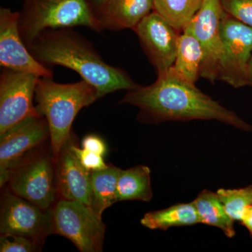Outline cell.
Listing matches in <instances>:
<instances>
[{"label":"cell","mask_w":252,"mask_h":252,"mask_svg":"<svg viewBox=\"0 0 252 252\" xmlns=\"http://www.w3.org/2000/svg\"><path fill=\"white\" fill-rule=\"evenodd\" d=\"M51 212L52 233L68 239L81 252H102L106 226L91 207L62 199Z\"/></svg>","instance_id":"5"},{"label":"cell","mask_w":252,"mask_h":252,"mask_svg":"<svg viewBox=\"0 0 252 252\" xmlns=\"http://www.w3.org/2000/svg\"><path fill=\"white\" fill-rule=\"evenodd\" d=\"M217 193L233 220L240 221L248 207L252 206V185L241 189H220Z\"/></svg>","instance_id":"22"},{"label":"cell","mask_w":252,"mask_h":252,"mask_svg":"<svg viewBox=\"0 0 252 252\" xmlns=\"http://www.w3.org/2000/svg\"><path fill=\"white\" fill-rule=\"evenodd\" d=\"M18 26L27 47L48 29L84 26L102 31L89 0H25Z\"/></svg>","instance_id":"4"},{"label":"cell","mask_w":252,"mask_h":252,"mask_svg":"<svg viewBox=\"0 0 252 252\" xmlns=\"http://www.w3.org/2000/svg\"><path fill=\"white\" fill-rule=\"evenodd\" d=\"M98 99L97 90L86 81L59 84L53 78L39 77L34 94L36 112L49 127L51 155L57 162L63 146L71 137L78 113Z\"/></svg>","instance_id":"3"},{"label":"cell","mask_w":252,"mask_h":252,"mask_svg":"<svg viewBox=\"0 0 252 252\" xmlns=\"http://www.w3.org/2000/svg\"><path fill=\"white\" fill-rule=\"evenodd\" d=\"M0 233L21 235L37 243L52 233L51 209L44 210L12 192L1 202Z\"/></svg>","instance_id":"10"},{"label":"cell","mask_w":252,"mask_h":252,"mask_svg":"<svg viewBox=\"0 0 252 252\" xmlns=\"http://www.w3.org/2000/svg\"><path fill=\"white\" fill-rule=\"evenodd\" d=\"M121 169L109 165L107 168L91 172V208L102 217L106 209L117 203L118 179Z\"/></svg>","instance_id":"20"},{"label":"cell","mask_w":252,"mask_h":252,"mask_svg":"<svg viewBox=\"0 0 252 252\" xmlns=\"http://www.w3.org/2000/svg\"><path fill=\"white\" fill-rule=\"evenodd\" d=\"M39 77L3 68L0 75V135L31 116Z\"/></svg>","instance_id":"9"},{"label":"cell","mask_w":252,"mask_h":252,"mask_svg":"<svg viewBox=\"0 0 252 252\" xmlns=\"http://www.w3.org/2000/svg\"><path fill=\"white\" fill-rule=\"evenodd\" d=\"M220 2L226 14L252 28V0H220Z\"/></svg>","instance_id":"23"},{"label":"cell","mask_w":252,"mask_h":252,"mask_svg":"<svg viewBox=\"0 0 252 252\" xmlns=\"http://www.w3.org/2000/svg\"><path fill=\"white\" fill-rule=\"evenodd\" d=\"M223 11L220 0H203L200 9L185 28L193 33L203 49L200 77L212 83L219 79L220 60L223 56V41L220 31Z\"/></svg>","instance_id":"11"},{"label":"cell","mask_w":252,"mask_h":252,"mask_svg":"<svg viewBox=\"0 0 252 252\" xmlns=\"http://www.w3.org/2000/svg\"><path fill=\"white\" fill-rule=\"evenodd\" d=\"M151 170L145 165L121 170L118 179L117 201L140 200L149 202L152 200Z\"/></svg>","instance_id":"17"},{"label":"cell","mask_w":252,"mask_h":252,"mask_svg":"<svg viewBox=\"0 0 252 252\" xmlns=\"http://www.w3.org/2000/svg\"><path fill=\"white\" fill-rule=\"evenodd\" d=\"M121 103L138 107L139 121L144 123L217 120L242 130H252L251 125L203 94L173 66L158 74L152 85L127 91Z\"/></svg>","instance_id":"1"},{"label":"cell","mask_w":252,"mask_h":252,"mask_svg":"<svg viewBox=\"0 0 252 252\" xmlns=\"http://www.w3.org/2000/svg\"><path fill=\"white\" fill-rule=\"evenodd\" d=\"M19 12L0 9V65L39 77L53 78L54 73L31 54L20 34Z\"/></svg>","instance_id":"12"},{"label":"cell","mask_w":252,"mask_h":252,"mask_svg":"<svg viewBox=\"0 0 252 252\" xmlns=\"http://www.w3.org/2000/svg\"><path fill=\"white\" fill-rule=\"evenodd\" d=\"M134 31L158 74L166 72L174 65L180 35L165 18L154 11Z\"/></svg>","instance_id":"13"},{"label":"cell","mask_w":252,"mask_h":252,"mask_svg":"<svg viewBox=\"0 0 252 252\" xmlns=\"http://www.w3.org/2000/svg\"><path fill=\"white\" fill-rule=\"evenodd\" d=\"M220 31L223 56L219 79L235 89L248 86V65L252 56V28L223 11Z\"/></svg>","instance_id":"6"},{"label":"cell","mask_w":252,"mask_h":252,"mask_svg":"<svg viewBox=\"0 0 252 252\" xmlns=\"http://www.w3.org/2000/svg\"><path fill=\"white\" fill-rule=\"evenodd\" d=\"M72 137L64 144L56 163L58 191L63 199L74 200L91 207V172L79 161L71 147Z\"/></svg>","instance_id":"14"},{"label":"cell","mask_w":252,"mask_h":252,"mask_svg":"<svg viewBox=\"0 0 252 252\" xmlns=\"http://www.w3.org/2000/svg\"><path fill=\"white\" fill-rule=\"evenodd\" d=\"M73 152L77 157L78 160L81 165L85 167L86 170L90 172L97 171V170H103L109 166L105 163L103 157L94 152H89L84 149H80L74 144L72 139L71 144Z\"/></svg>","instance_id":"25"},{"label":"cell","mask_w":252,"mask_h":252,"mask_svg":"<svg viewBox=\"0 0 252 252\" xmlns=\"http://www.w3.org/2000/svg\"><path fill=\"white\" fill-rule=\"evenodd\" d=\"M50 137L45 118L31 116L0 135V185L8 183L13 172Z\"/></svg>","instance_id":"8"},{"label":"cell","mask_w":252,"mask_h":252,"mask_svg":"<svg viewBox=\"0 0 252 252\" xmlns=\"http://www.w3.org/2000/svg\"><path fill=\"white\" fill-rule=\"evenodd\" d=\"M240 222L248 230L252 238V206L248 207Z\"/></svg>","instance_id":"27"},{"label":"cell","mask_w":252,"mask_h":252,"mask_svg":"<svg viewBox=\"0 0 252 252\" xmlns=\"http://www.w3.org/2000/svg\"><path fill=\"white\" fill-rule=\"evenodd\" d=\"M201 223L217 227L229 238L235 235V220L225 212L217 193L204 190L193 201Z\"/></svg>","instance_id":"19"},{"label":"cell","mask_w":252,"mask_h":252,"mask_svg":"<svg viewBox=\"0 0 252 252\" xmlns=\"http://www.w3.org/2000/svg\"><path fill=\"white\" fill-rule=\"evenodd\" d=\"M154 10V0H107L99 16L102 31L135 30Z\"/></svg>","instance_id":"15"},{"label":"cell","mask_w":252,"mask_h":252,"mask_svg":"<svg viewBox=\"0 0 252 252\" xmlns=\"http://www.w3.org/2000/svg\"><path fill=\"white\" fill-rule=\"evenodd\" d=\"M82 148L89 152H94L104 157L107 154V145L102 138L98 136L89 135L86 136L81 142Z\"/></svg>","instance_id":"26"},{"label":"cell","mask_w":252,"mask_h":252,"mask_svg":"<svg viewBox=\"0 0 252 252\" xmlns=\"http://www.w3.org/2000/svg\"><path fill=\"white\" fill-rule=\"evenodd\" d=\"M201 223L193 202L176 204L157 211L145 214L141 223L151 230H166L172 227L187 226Z\"/></svg>","instance_id":"16"},{"label":"cell","mask_w":252,"mask_h":252,"mask_svg":"<svg viewBox=\"0 0 252 252\" xmlns=\"http://www.w3.org/2000/svg\"><path fill=\"white\" fill-rule=\"evenodd\" d=\"M203 0H154V11L177 31H183L198 12Z\"/></svg>","instance_id":"21"},{"label":"cell","mask_w":252,"mask_h":252,"mask_svg":"<svg viewBox=\"0 0 252 252\" xmlns=\"http://www.w3.org/2000/svg\"><path fill=\"white\" fill-rule=\"evenodd\" d=\"M43 64L63 66L72 69L97 90L98 99L119 90L140 87L121 68L107 64L91 43L71 28L48 29L28 46Z\"/></svg>","instance_id":"2"},{"label":"cell","mask_w":252,"mask_h":252,"mask_svg":"<svg viewBox=\"0 0 252 252\" xmlns=\"http://www.w3.org/2000/svg\"><path fill=\"white\" fill-rule=\"evenodd\" d=\"M203 59V49L198 39L188 28H185L179 36L173 67L187 80L195 83Z\"/></svg>","instance_id":"18"},{"label":"cell","mask_w":252,"mask_h":252,"mask_svg":"<svg viewBox=\"0 0 252 252\" xmlns=\"http://www.w3.org/2000/svg\"><path fill=\"white\" fill-rule=\"evenodd\" d=\"M248 86H252V56L251 59H250V63H249L248 69Z\"/></svg>","instance_id":"29"},{"label":"cell","mask_w":252,"mask_h":252,"mask_svg":"<svg viewBox=\"0 0 252 252\" xmlns=\"http://www.w3.org/2000/svg\"><path fill=\"white\" fill-rule=\"evenodd\" d=\"M38 244L31 239L21 235L1 234L0 238L1 252H33L37 251Z\"/></svg>","instance_id":"24"},{"label":"cell","mask_w":252,"mask_h":252,"mask_svg":"<svg viewBox=\"0 0 252 252\" xmlns=\"http://www.w3.org/2000/svg\"><path fill=\"white\" fill-rule=\"evenodd\" d=\"M54 163L52 155L28 158L11 174L10 190L42 210H50L59 192Z\"/></svg>","instance_id":"7"},{"label":"cell","mask_w":252,"mask_h":252,"mask_svg":"<svg viewBox=\"0 0 252 252\" xmlns=\"http://www.w3.org/2000/svg\"><path fill=\"white\" fill-rule=\"evenodd\" d=\"M91 6H92L93 9H94V14L97 16L99 20V16L100 14L101 11H102L107 0H89Z\"/></svg>","instance_id":"28"}]
</instances>
